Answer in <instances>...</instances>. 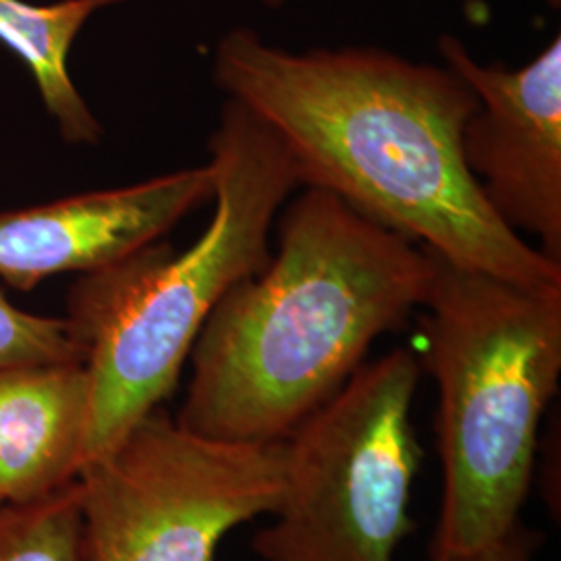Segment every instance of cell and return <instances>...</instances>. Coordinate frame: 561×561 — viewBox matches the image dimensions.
Masks as SVG:
<instances>
[{
  "instance_id": "6da1fadb",
  "label": "cell",
  "mask_w": 561,
  "mask_h": 561,
  "mask_svg": "<svg viewBox=\"0 0 561 561\" xmlns=\"http://www.w3.org/2000/svg\"><path fill=\"white\" fill-rule=\"evenodd\" d=\"M215 80L277 134L300 185L463 268L561 285V262L514 233L470 175L461 134L479 99L449 67L375 48L294 55L236 27L217 44Z\"/></svg>"
},
{
  "instance_id": "7a4b0ae2",
  "label": "cell",
  "mask_w": 561,
  "mask_h": 561,
  "mask_svg": "<svg viewBox=\"0 0 561 561\" xmlns=\"http://www.w3.org/2000/svg\"><path fill=\"white\" fill-rule=\"evenodd\" d=\"M431 277L424 245L306 187L280 217L277 256L204 322L175 421L221 442H283L422 308Z\"/></svg>"
},
{
  "instance_id": "3957f363",
  "label": "cell",
  "mask_w": 561,
  "mask_h": 561,
  "mask_svg": "<svg viewBox=\"0 0 561 561\" xmlns=\"http://www.w3.org/2000/svg\"><path fill=\"white\" fill-rule=\"evenodd\" d=\"M215 213L183 254L152 241L83 273L67 322L85 350L90 414L83 466L101 458L169 400L202 327L222 296L271 261L268 233L300 187L277 134L240 102H225L210 138Z\"/></svg>"
},
{
  "instance_id": "277c9868",
  "label": "cell",
  "mask_w": 561,
  "mask_h": 561,
  "mask_svg": "<svg viewBox=\"0 0 561 561\" xmlns=\"http://www.w3.org/2000/svg\"><path fill=\"white\" fill-rule=\"evenodd\" d=\"M428 254L433 277L422 308L443 463L431 558L442 560L520 522L542 414L560 382L561 285L500 279Z\"/></svg>"
},
{
  "instance_id": "5b68a950",
  "label": "cell",
  "mask_w": 561,
  "mask_h": 561,
  "mask_svg": "<svg viewBox=\"0 0 561 561\" xmlns=\"http://www.w3.org/2000/svg\"><path fill=\"white\" fill-rule=\"evenodd\" d=\"M421 364L398 347L362 364L283 439L273 524L252 539L262 561H393L412 530L422 449L412 426Z\"/></svg>"
},
{
  "instance_id": "8992f818",
  "label": "cell",
  "mask_w": 561,
  "mask_h": 561,
  "mask_svg": "<svg viewBox=\"0 0 561 561\" xmlns=\"http://www.w3.org/2000/svg\"><path fill=\"white\" fill-rule=\"evenodd\" d=\"M285 443L221 442L183 428L162 408L81 468L90 561H215L241 524L273 514Z\"/></svg>"
},
{
  "instance_id": "52a82bcc",
  "label": "cell",
  "mask_w": 561,
  "mask_h": 561,
  "mask_svg": "<svg viewBox=\"0 0 561 561\" xmlns=\"http://www.w3.org/2000/svg\"><path fill=\"white\" fill-rule=\"evenodd\" d=\"M439 50L479 99L461 154L484 201L514 233L537 238L542 254L561 262L560 36L522 69L484 67L451 36Z\"/></svg>"
},
{
  "instance_id": "ba28073f",
  "label": "cell",
  "mask_w": 561,
  "mask_h": 561,
  "mask_svg": "<svg viewBox=\"0 0 561 561\" xmlns=\"http://www.w3.org/2000/svg\"><path fill=\"white\" fill-rule=\"evenodd\" d=\"M215 196L202 164L136 185L0 213V279L20 291L62 273H90L161 240Z\"/></svg>"
},
{
  "instance_id": "9c48e42d",
  "label": "cell",
  "mask_w": 561,
  "mask_h": 561,
  "mask_svg": "<svg viewBox=\"0 0 561 561\" xmlns=\"http://www.w3.org/2000/svg\"><path fill=\"white\" fill-rule=\"evenodd\" d=\"M88 414L83 362L0 370V500L34 502L76 481Z\"/></svg>"
},
{
  "instance_id": "30bf717a",
  "label": "cell",
  "mask_w": 561,
  "mask_h": 561,
  "mask_svg": "<svg viewBox=\"0 0 561 561\" xmlns=\"http://www.w3.org/2000/svg\"><path fill=\"white\" fill-rule=\"evenodd\" d=\"M119 2L123 0H59L53 4L0 0V44L25 62L67 144L94 146L102 140L101 121L71 80L69 53L90 18Z\"/></svg>"
},
{
  "instance_id": "8fae6325",
  "label": "cell",
  "mask_w": 561,
  "mask_h": 561,
  "mask_svg": "<svg viewBox=\"0 0 561 561\" xmlns=\"http://www.w3.org/2000/svg\"><path fill=\"white\" fill-rule=\"evenodd\" d=\"M0 561H90L78 479L41 500L0 505Z\"/></svg>"
},
{
  "instance_id": "7c38bea8",
  "label": "cell",
  "mask_w": 561,
  "mask_h": 561,
  "mask_svg": "<svg viewBox=\"0 0 561 561\" xmlns=\"http://www.w3.org/2000/svg\"><path fill=\"white\" fill-rule=\"evenodd\" d=\"M76 362L85 364V350L67 319L25 312L0 289V370Z\"/></svg>"
},
{
  "instance_id": "4fadbf2b",
  "label": "cell",
  "mask_w": 561,
  "mask_h": 561,
  "mask_svg": "<svg viewBox=\"0 0 561 561\" xmlns=\"http://www.w3.org/2000/svg\"><path fill=\"white\" fill-rule=\"evenodd\" d=\"M542 537L518 522L503 537L474 551L433 561H535Z\"/></svg>"
},
{
  "instance_id": "5bb4252c",
  "label": "cell",
  "mask_w": 561,
  "mask_h": 561,
  "mask_svg": "<svg viewBox=\"0 0 561 561\" xmlns=\"http://www.w3.org/2000/svg\"><path fill=\"white\" fill-rule=\"evenodd\" d=\"M261 2H264L266 7H273V9H279V7H283L287 0H261Z\"/></svg>"
},
{
  "instance_id": "9a60e30c",
  "label": "cell",
  "mask_w": 561,
  "mask_h": 561,
  "mask_svg": "<svg viewBox=\"0 0 561 561\" xmlns=\"http://www.w3.org/2000/svg\"><path fill=\"white\" fill-rule=\"evenodd\" d=\"M0 505H4V502H2V500H0Z\"/></svg>"
}]
</instances>
